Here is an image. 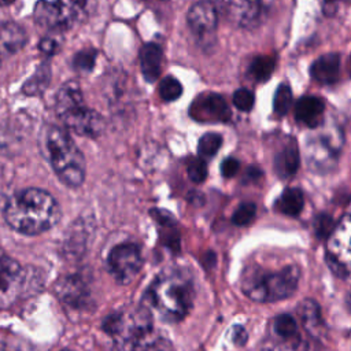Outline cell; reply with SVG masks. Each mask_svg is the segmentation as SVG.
Here are the masks:
<instances>
[{"label":"cell","instance_id":"603a6c76","mask_svg":"<svg viewBox=\"0 0 351 351\" xmlns=\"http://www.w3.org/2000/svg\"><path fill=\"white\" fill-rule=\"evenodd\" d=\"M304 206V197L300 189L287 188L276 202V210L288 217H298Z\"/></svg>","mask_w":351,"mask_h":351},{"label":"cell","instance_id":"9a60e30c","mask_svg":"<svg viewBox=\"0 0 351 351\" xmlns=\"http://www.w3.org/2000/svg\"><path fill=\"white\" fill-rule=\"evenodd\" d=\"M27 41L25 29L15 22L0 23V62L19 52Z\"/></svg>","mask_w":351,"mask_h":351},{"label":"cell","instance_id":"8d00e7d4","mask_svg":"<svg viewBox=\"0 0 351 351\" xmlns=\"http://www.w3.org/2000/svg\"><path fill=\"white\" fill-rule=\"evenodd\" d=\"M230 340L236 344V346H244L248 340V335L247 330L241 326V325H234L230 329Z\"/></svg>","mask_w":351,"mask_h":351},{"label":"cell","instance_id":"7402d4cb","mask_svg":"<svg viewBox=\"0 0 351 351\" xmlns=\"http://www.w3.org/2000/svg\"><path fill=\"white\" fill-rule=\"evenodd\" d=\"M299 152L293 143L285 145L274 158V171L280 178L292 177L299 169Z\"/></svg>","mask_w":351,"mask_h":351},{"label":"cell","instance_id":"f546056e","mask_svg":"<svg viewBox=\"0 0 351 351\" xmlns=\"http://www.w3.org/2000/svg\"><path fill=\"white\" fill-rule=\"evenodd\" d=\"M97 58V51L95 48H86L80 52L73 59V67L77 71H90L95 67Z\"/></svg>","mask_w":351,"mask_h":351},{"label":"cell","instance_id":"e575fe53","mask_svg":"<svg viewBox=\"0 0 351 351\" xmlns=\"http://www.w3.org/2000/svg\"><path fill=\"white\" fill-rule=\"evenodd\" d=\"M335 228L333 219L330 215L328 214H319L315 221H314V229H315V234L317 237H326L332 233Z\"/></svg>","mask_w":351,"mask_h":351},{"label":"cell","instance_id":"9c48e42d","mask_svg":"<svg viewBox=\"0 0 351 351\" xmlns=\"http://www.w3.org/2000/svg\"><path fill=\"white\" fill-rule=\"evenodd\" d=\"M143 266L141 250L134 243L115 245L107 256V269L114 280L122 285L134 280Z\"/></svg>","mask_w":351,"mask_h":351},{"label":"cell","instance_id":"2e32d148","mask_svg":"<svg viewBox=\"0 0 351 351\" xmlns=\"http://www.w3.org/2000/svg\"><path fill=\"white\" fill-rule=\"evenodd\" d=\"M324 110L325 104L321 97L302 96L295 104V118L308 128H315L322 121Z\"/></svg>","mask_w":351,"mask_h":351},{"label":"cell","instance_id":"836d02e7","mask_svg":"<svg viewBox=\"0 0 351 351\" xmlns=\"http://www.w3.org/2000/svg\"><path fill=\"white\" fill-rule=\"evenodd\" d=\"M140 351H173V346L166 337L154 333Z\"/></svg>","mask_w":351,"mask_h":351},{"label":"cell","instance_id":"f1b7e54d","mask_svg":"<svg viewBox=\"0 0 351 351\" xmlns=\"http://www.w3.org/2000/svg\"><path fill=\"white\" fill-rule=\"evenodd\" d=\"M159 95L165 101H174L182 95V85L174 77H165L159 84Z\"/></svg>","mask_w":351,"mask_h":351},{"label":"cell","instance_id":"3957f363","mask_svg":"<svg viewBox=\"0 0 351 351\" xmlns=\"http://www.w3.org/2000/svg\"><path fill=\"white\" fill-rule=\"evenodd\" d=\"M41 147L59 180L67 186H80L85 180V159L70 134L55 125L41 132Z\"/></svg>","mask_w":351,"mask_h":351},{"label":"cell","instance_id":"f35d334b","mask_svg":"<svg viewBox=\"0 0 351 351\" xmlns=\"http://www.w3.org/2000/svg\"><path fill=\"white\" fill-rule=\"evenodd\" d=\"M321 4V10L326 16H332L337 12L340 0H319Z\"/></svg>","mask_w":351,"mask_h":351},{"label":"cell","instance_id":"ee69618b","mask_svg":"<svg viewBox=\"0 0 351 351\" xmlns=\"http://www.w3.org/2000/svg\"><path fill=\"white\" fill-rule=\"evenodd\" d=\"M160 1H166V0H160Z\"/></svg>","mask_w":351,"mask_h":351},{"label":"cell","instance_id":"d4e9b609","mask_svg":"<svg viewBox=\"0 0 351 351\" xmlns=\"http://www.w3.org/2000/svg\"><path fill=\"white\" fill-rule=\"evenodd\" d=\"M274 70V59L271 56H256L250 64V75L255 81H266Z\"/></svg>","mask_w":351,"mask_h":351},{"label":"cell","instance_id":"7bdbcfd3","mask_svg":"<svg viewBox=\"0 0 351 351\" xmlns=\"http://www.w3.org/2000/svg\"><path fill=\"white\" fill-rule=\"evenodd\" d=\"M62 351H69V350H62Z\"/></svg>","mask_w":351,"mask_h":351},{"label":"cell","instance_id":"44dd1931","mask_svg":"<svg viewBox=\"0 0 351 351\" xmlns=\"http://www.w3.org/2000/svg\"><path fill=\"white\" fill-rule=\"evenodd\" d=\"M228 14L243 26H251L259 15V3L256 0H225Z\"/></svg>","mask_w":351,"mask_h":351},{"label":"cell","instance_id":"52a82bcc","mask_svg":"<svg viewBox=\"0 0 351 351\" xmlns=\"http://www.w3.org/2000/svg\"><path fill=\"white\" fill-rule=\"evenodd\" d=\"M30 284L25 267L0 248V310L11 307L25 296Z\"/></svg>","mask_w":351,"mask_h":351},{"label":"cell","instance_id":"ab89813d","mask_svg":"<svg viewBox=\"0 0 351 351\" xmlns=\"http://www.w3.org/2000/svg\"><path fill=\"white\" fill-rule=\"evenodd\" d=\"M262 351H284V350L281 347H278V346H267Z\"/></svg>","mask_w":351,"mask_h":351},{"label":"cell","instance_id":"6da1fadb","mask_svg":"<svg viewBox=\"0 0 351 351\" xmlns=\"http://www.w3.org/2000/svg\"><path fill=\"white\" fill-rule=\"evenodd\" d=\"M193 299L192 274L182 267H167L151 282L143 304L162 321L178 322L191 311Z\"/></svg>","mask_w":351,"mask_h":351},{"label":"cell","instance_id":"5bb4252c","mask_svg":"<svg viewBox=\"0 0 351 351\" xmlns=\"http://www.w3.org/2000/svg\"><path fill=\"white\" fill-rule=\"evenodd\" d=\"M99 0H56V5L64 19L67 29L75 23H82L90 18L96 8Z\"/></svg>","mask_w":351,"mask_h":351},{"label":"cell","instance_id":"83f0119b","mask_svg":"<svg viewBox=\"0 0 351 351\" xmlns=\"http://www.w3.org/2000/svg\"><path fill=\"white\" fill-rule=\"evenodd\" d=\"M292 104V92L288 85H278L273 97V110L277 115H285Z\"/></svg>","mask_w":351,"mask_h":351},{"label":"cell","instance_id":"74e56055","mask_svg":"<svg viewBox=\"0 0 351 351\" xmlns=\"http://www.w3.org/2000/svg\"><path fill=\"white\" fill-rule=\"evenodd\" d=\"M38 48H40L41 52H44L47 55H53L58 49V43L53 38L45 37L38 43Z\"/></svg>","mask_w":351,"mask_h":351},{"label":"cell","instance_id":"484cf974","mask_svg":"<svg viewBox=\"0 0 351 351\" xmlns=\"http://www.w3.org/2000/svg\"><path fill=\"white\" fill-rule=\"evenodd\" d=\"M273 330L282 339H293L298 335V324L289 314H280L273 321Z\"/></svg>","mask_w":351,"mask_h":351},{"label":"cell","instance_id":"7a4b0ae2","mask_svg":"<svg viewBox=\"0 0 351 351\" xmlns=\"http://www.w3.org/2000/svg\"><path fill=\"white\" fill-rule=\"evenodd\" d=\"M5 222L16 232L27 236L41 234L60 219V208L55 197L38 188H27L11 195L3 211Z\"/></svg>","mask_w":351,"mask_h":351},{"label":"cell","instance_id":"8fae6325","mask_svg":"<svg viewBox=\"0 0 351 351\" xmlns=\"http://www.w3.org/2000/svg\"><path fill=\"white\" fill-rule=\"evenodd\" d=\"M188 25L196 36H208L215 32L218 25V14L213 1L200 0L188 11Z\"/></svg>","mask_w":351,"mask_h":351},{"label":"cell","instance_id":"cb8c5ba5","mask_svg":"<svg viewBox=\"0 0 351 351\" xmlns=\"http://www.w3.org/2000/svg\"><path fill=\"white\" fill-rule=\"evenodd\" d=\"M49 81H51V66L47 62H44L37 67L34 74L23 84L22 90L25 95H29V96L41 95L47 89Z\"/></svg>","mask_w":351,"mask_h":351},{"label":"cell","instance_id":"b9f144b4","mask_svg":"<svg viewBox=\"0 0 351 351\" xmlns=\"http://www.w3.org/2000/svg\"><path fill=\"white\" fill-rule=\"evenodd\" d=\"M347 302H348V307H350V310H351V292H350V295H348Z\"/></svg>","mask_w":351,"mask_h":351},{"label":"cell","instance_id":"ac0fdd59","mask_svg":"<svg viewBox=\"0 0 351 351\" xmlns=\"http://www.w3.org/2000/svg\"><path fill=\"white\" fill-rule=\"evenodd\" d=\"M298 314L300 321L307 330V333L315 339H321L326 333V326L322 319L321 308L317 302L311 299L303 300L298 307Z\"/></svg>","mask_w":351,"mask_h":351},{"label":"cell","instance_id":"60d3db41","mask_svg":"<svg viewBox=\"0 0 351 351\" xmlns=\"http://www.w3.org/2000/svg\"><path fill=\"white\" fill-rule=\"evenodd\" d=\"M15 0H0V5H10L12 4Z\"/></svg>","mask_w":351,"mask_h":351},{"label":"cell","instance_id":"4fadbf2b","mask_svg":"<svg viewBox=\"0 0 351 351\" xmlns=\"http://www.w3.org/2000/svg\"><path fill=\"white\" fill-rule=\"evenodd\" d=\"M339 145H335L326 138H317L311 141L307 148V162L313 171L326 173L330 171L337 163Z\"/></svg>","mask_w":351,"mask_h":351},{"label":"cell","instance_id":"30bf717a","mask_svg":"<svg viewBox=\"0 0 351 351\" xmlns=\"http://www.w3.org/2000/svg\"><path fill=\"white\" fill-rule=\"evenodd\" d=\"M191 117L202 122H228L232 114L221 95L208 93L191 106Z\"/></svg>","mask_w":351,"mask_h":351},{"label":"cell","instance_id":"4dcf8cb0","mask_svg":"<svg viewBox=\"0 0 351 351\" xmlns=\"http://www.w3.org/2000/svg\"><path fill=\"white\" fill-rule=\"evenodd\" d=\"M255 214H256L255 203H251V202L241 203L233 213L232 222L237 226H245L254 221Z\"/></svg>","mask_w":351,"mask_h":351},{"label":"cell","instance_id":"5b68a950","mask_svg":"<svg viewBox=\"0 0 351 351\" xmlns=\"http://www.w3.org/2000/svg\"><path fill=\"white\" fill-rule=\"evenodd\" d=\"M103 329L111 336L118 351H140L154 335L152 314L144 306L110 314Z\"/></svg>","mask_w":351,"mask_h":351},{"label":"cell","instance_id":"ffe728a7","mask_svg":"<svg viewBox=\"0 0 351 351\" xmlns=\"http://www.w3.org/2000/svg\"><path fill=\"white\" fill-rule=\"evenodd\" d=\"M34 19L36 22L48 30H66L67 26L64 19L56 5V3H49L47 0H38L34 5Z\"/></svg>","mask_w":351,"mask_h":351},{"label":"cell","instance_id":"d6986e66","mask_svg":"<svg viewBox=\"0 0 351 351\" xmlns=\"http://www.w3.org/2000/svg\"><path fill=\"white\" fill-rule=\"evenodd\" d=\"M162 59L163 52L160 45L155 43H148L143 45L140 51V66L141 73L148 82H155L159 78L162 71Z\"/></svg>","mask_w":351,"mask_h":351},{"label":"cell","instance_id":"d6a6232c","mask_svg":"<svg viewBox=\"0 0 351 351\" xmlns=\"http://www.w3.org/2000/svg\"><path fill=\"white\" fill-rule=\"evenodd\" d=\"M255 103L254 93L245 88H240L233 93V104L237 110L248 112Z\"/></svg>","mask_w":351,"mask_h":351},{"label":"cell","instance_id":"1f68e13d","mask_svg":"<svg viewBox=\"0 0 351 351\" xmlns=\"http://www.w3.org/2000/svg\"><path fill=\"white\" fill-rule=\"evenodd\" d=\"M188 177L191 181L200 184L207 178V165L206 160L203 158H195L192 160H189L188 167Z\"/></svg>","mask_w":351,"mask_h":351},{"label":"cell","instance_id":"e0dca14e","mask_svg":"<svg viewBox=\"0 0 351 351\" xmlns=\"http://www.w3.org/2000/svg\"><path fill=\"white\" fill-rule=\"evenodd\" d=\"M310 74L313 80L319 84H335L340 75L339 53H325L315 59L310 67Z\"/></svg>","mask_w":351,"mask_h":351},{"label":"cell","instance_id":"4316f807","mask_svg":"<svg viewBox=\"0 0 351 351\" xmlns=\"http://www.w3.org/2000/svg\"><path fill=\"white\" fill-rule=\"evenodd\" d=\"M222 144V137L218 133H206L200 137L199 144H197V152L200 158H211L214 156L218 149L221 148Z\"/></svg>","mask_w":351,"mask_h":351},{"label":"cell","instance_id":"ba28073f","mask_svg":"<svg viewBox=\"0 0 351 351\" xmlns=\"http://www.w3.org/2000/svg\"><path fill=\"white\" fill-rule=\"evenodd\" d=\"M326 261L337 276H351V215L343 217L329 234Z\"/></svg>","mask_w":351,"mask_h":351},{"label":"cell","instance_id":"d590c367","mask_svg":"<svg viewBox=\"0 0 351 351\" xmlns=\"http://www.w3.org/2000/svg\"><path fill=\"white\" fill-rule=\"evenodd\" d=\"M240 169V163L237 159L234 158H226L222 163H221V173L223 177L230 178L233 177Z\"/></svg>","mask_w":351,"mask_h":351},{"label":"cell","instance_id":"7c38bea8","mask_svg":"<svg viewBox=\"0 0 351 351\" xmlns=\"http://www.w3.org/2000/svg\"><path fill=\"white\" fill-rule=\"evenodd\" d=\"M55 289L59 299L74 308H85L90 303L89 288L80 276L59 278Z\"/></svg>","mask_w":351,"mask_h":351},{"label":"cell","instance_id":"8992f818","mask_svg":"<svg viewBox=\"0 0 351 351\" xmlns=\"http://www.w3.org/2000/svg\"><path fill=\"white\" fill-rule=\"evenodd\" d=\"M55 107L62 122L77 134L97 137L104 129L101 115L85 106L81 88L75 81H67L60 86Z\"/></svg>","mask_w":351,"mask_h":351},{"label":"cell","instance_id":"277c9868","mask_svg":"<svg viewBox=\"0 0 351 351\" xmlns=\"http://www.w3.org/2000/svg\"><path fill=\"white\" fill-rule=\"evenodd\" d=\"M300 269L287 266L278 271H267L258 266L244 269L241 274V291L254 302H277L289 298L298 288Z\"/></svg>","mask_w":351,"mask_h":351}]
</instances>
